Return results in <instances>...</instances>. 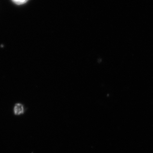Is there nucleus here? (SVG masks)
<instances>
[{
	"mask_svg": "<svg viewBox=\"0 0 153 153\" xmlns=\"http://www.w3.org/2000/svg\"><path fill=\"white\" fill-rule=\"evenodd\" d=\"M23 111H24V108L22 104H17L16 105L14 108V112L15 114L17 115L21 114L23 113Z\"/></svg>",
	"mask_w": 153,
	"mask_h": 153,
	"instance_id": "f257e3e1",
	"label": "nucleus"
},
{
	"mask_svg": "<svg viewBox=\"0 0 153 153\" xmlns=\"http://www.w3.org/2000/svg\"><path fill=\"white\" fill-rule=\"evenodd\" d=\"M13 1V3H15L16 4H22L26 3L28 0H12Z\"/></svg>",
	"mask_w": 153,
	"mask_h": 153,
	"instance_id": "f03ea898",
	"label": "nucleus"
}]
</instances>
